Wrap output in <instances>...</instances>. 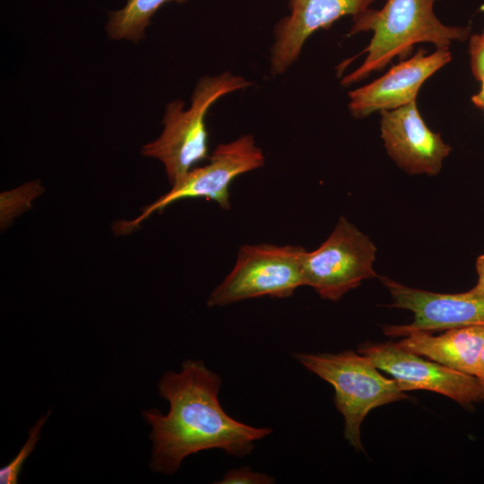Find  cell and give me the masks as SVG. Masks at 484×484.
I'll return each instance as SVG.
<instances>
[{
    "instance_id": "4",
    "label": "cell",
    "mask_w": 484,
    "mask_h": 484,
    "mask_svg": "<svg viewBox=\"0 0 484 484\" xmlns=\"http://www.w3.org/2000/svg\"><path fill=\"white\" fill-rule=\"evenodd\" d=\"M303 367L330 383L336 409L344 418V436L363 450L360 426L367 413L381 405L407 399L393 379L382 376L371 359L352 350L339 353H292Z\"/></svg>"
},
{
    "instance_id": "17",
    "label": "cell",
    "mask_w": 484,
    "mask_h": 484,
    "mask_svg": "<svg viewBox=\"0 0 484 484\" xmlns=\"http://www.w3.org/2000/svg\"><path fill=\"white\" fill-rule=\"evenodd\" d=\"M469 53L471 73L477 80L480 81L484 78V39L480 34L471 37Z\"/></svg>"
},
{
    "instance_id": "9",
    "label": "cell",
    "mask_w": 484,
    "mask_h": 484,
    "mask_svg": "<svg viewBox=\"0 0 484 484\" xmlns=\"http://www.w3.org/2000/svg\"><path fill=\"white\" fill-rule=\"evenodd\" d=\"M389 290L391 307L411 311V324L385 325L384 333L389 336H405L413 331L448 330L453 328L484 325V298H477L467 291L443 294L407 287L387 277H380Z\"/></svg>"
},
{
    "instance_id": "2",
    "label": "cell",
    "mask_w": 484,
    "mask_h": 484,
    "mask_svg": "<svg viewBox=\"0 0 484 484\" xmlns=\"http://www.w3.org/2000/svg\"><path fill=\"white\" fill-rule=\"evenodd\" d=\"M437 0H386L379 9H367L354 17L348 36L373 31L368 46L362 51L366 58L359 68L341 80L350 86L382 70L393 58L404 59L413 46L429 42L437 48H448L453 41H464L471 27L447 26L433 11ZM361 53V54H362Z\"/></svg>"
},
{
    "instance_id": "3",
    "label": "cell",
    "mask_w": 484,
    "mask_h": 484,
    "mask_svg": "<svg viewBox=\"0 0 484 484\" xmlns=\"http://www.w3.org/2000/svg\"><path fill=\"white\" fill-rule=\"evenodd\" d=\"M250 85V82L230 72L202 77L194 89L190 108H185L180 99L166 105L163 130L157 139L142 147V155L159 160L173 185L208 157L205 117L210 107L224 95Z\"/></svg>"
},
{
    "instance_id": "1",
    "label": "cell",
    "mask_w": 484,
    "mask_h": 484,
    "mask_svg": "<svg viewBox=\"0 0 484 484\" xmlns=\"http://www.w3.org/2000/svg\"><path fill=\"white\" fill-rule=\"evenodd\" d=\"M220 386V376L199 359L185 360L178 373L163 374L158 390L169 403V413L157 409L142 411L152 428L153 471L171 475L186 456L212 448L244 457L253 451L255 442L271 434L269 428L249 426L228 415L218 398Z\"/></svg>"
},
{
    "instance_id": "12",
    "label": "cell",
    "mask_w": 484,
    "mask_h": 484,
    "mask_svg": "<svg viewBox=\"0 0 484 484\" xmlns=\"http://www.w3.org/2000/svg\"><path fill=\"white\" fill-rule=\"evenodd\" d=\"M376 0H290V14L275 27L270 68L273 75L285 73L298 59L306 40L319 29L345 16L353 18Z\"/></svg>"
},
{
    "instance_id": "6",
    "label": "cell",
    "mask_w": 484,
    "mask_h": 484,
    "mask_svg": "<svg viewBox=\"0 0 484 484\" xmlns=\"http://www.w3.org/2000/svg\"><path fill=\"white\" fill-rule=\"evenodd\" d=\"M264 164L263 151L256 145L252 134H244L228 143L216 147L209 162L190 169L172 185L171 189L153 203L142 209L139 217L132 221L117 222V233L133 231L152 212L161 211L169 204L186 198H204L216 202L220 208L229 210V186L238 176L257 169Z\"/></svg>"
},
{
    "instance_id": "18",
    "label": "cell",
    "mask_w": 484,
    "mask_h": 484,
    "mask_svg": "<svg viewBox=\"0 0 484 484\" xmlns=\"http://www.w3.org/2000/svg\"><path fill=\"white\" fill-rule=\"evenodd\" d=\"M476 269L478 273V282L471 290L467 292L477 298H484V255L478 257L476 261Z\"/></svg>"
},
{
    "instance_id": "15",
    "label": "cell",
    "mask_w": 484,
    "mask_h": 484,
    "mask_svg": "<svg viewBox=\"0 0 484 484\" xmlns=\"http://www.w3.org/2000/svg\"><path fill=\"white\" fill-rule=\"evenodd\" d=\"M50 411L42 416L29 431V437L20 452L13 460L1 468L0 470V483L1 484H15L18 482V476L22 467L24 461L32 452L35 445L39 439L42 426L47 421Z\"/></svg>"
},
{
    "instance_id": "10",
    "label": "cell",
    "mask_w": 484,
    "mask_h": 484,
    "mask_svg": "<svg viewBox=\"0 0 484 484\" xmlns=\"http://www.w3.org/2000/svg\"><path fill=\"white\" fill-rule=\"evenodd\" d=\"M380 114L385 148L398 167L411 175L438 174L452 148L427 126L416 100Z\"/></svg>"
},
{
    "instance_id": "20",
    "label": "cell",
    "mask_w": 484,
    "mask_h": 484,
    "mask_svg": "<svg viewBox=\"0 0 484 484\" xmlns=\"http://www.w3.org/2000/svg\"><path fill=\"white\" fill-rule=\"evenodd\" d=\"M481 87L480 91L471 97L473 104L480 109L484 110V78L480 80Z\"/></svg>"
},
{
    "instance_id": "8",
    "label": "cell",
    "mask_w": 484,
    "mask_h": 484,
    "mask_svg": "<svg viewBox=\"0 0 484 484\" xmlns=\"http://www.w3.org/2000/svg\"><path fill=\"white\" fill-rule=\"evenodd\" d=\"M359 352L368 357L378 369L391 375L403 392L432 391L463 406L484 400V390L476 376L425 359L396 342L365 343Z\"/></svg>"
},
{
    "instance_id": "11",
    "label": "cell",
    "mask_w": 484,
    "mask_h": 484,
    "mask_svg": "<svg viewBox=\"0 0 484 484\" xmlns=\"http://www.w3.org/2000/svg\"><path fill=\"white\" fill-rule=\"evenodd\" d=\"M451 59L448 48H437L429 55L419 48L380 78L350 91V114L355 118H365L376 111L394 109L416 100L422 84Z\"/></svg>"
},
{
    "instance_id": "19",
    "label": "cell",
    "mask_w": 484,
    "mask_h": 484,
    "mask_svg": "<svg viewBox=\"0 0 484 484\" xmlns=\"http://www.w3.org/2000/svg\"><path fill=\"white\" fill-rule=\"evenodd\" d=\"M475 376L479 380L480 384L481 385L483 390H484V346L480 351L478 363H477V368Z\"/></svg>"
},
{
    "instance_id": "5",
    "label": "cell",
    "mask_w": 484,
    "mask_h": 484,
    "mask_svg": "<svg viewBox=\"0 0 484 484\" xmlns=\"http://www.w3.org/2000/svg\"><path fill=\"white\" fill-rule=\"evenodd\" d=\"M306 250L298 246L271 244L240 246L236 264L212 290L209 307H224L259 297L285 298L305 286Z\"/></svg>"
},
{
    "instance_id": "16",
    "label": "cell",
    "mask_w": 484,
    "mask_h": 484,
    "mask_svg": "<svg viewBox=\"0 0 484 484\" xmlns=\"http://www.w3.org/2000/svg\"><path fill=\"white\" fill-rule=\"evenodd\" d=\"M274 479L261 472H255L248 466L232 469L227 471L219 484H272Z\"/></svg>"
},
{
    "instance_id": "13",
    "label": "cell",
    "mask_w": 484,
    "mask_h": 484,
    "mask_svg": "<svg viewBox=\"0 0 484 484\" xmlns=\"http://www.w3.org/2000/svg\"><path fill=\"white\" fill-rule=\"evenodd\" d=\"M396 344L449 368L475 376L484 346V325L448 329L437 336L425 331H413Z\"/></svg>"
},
{
    "instance_id": "21",
    "label": "cell",
    "mask_w": 484,
    "mask_h": 484,
    "mask_svg": "<svg viewBox=\"0 0 484 484\" xmlns=\"http://www.w3.org/2000/svg\"><path fill=\"white\" fill-rule=\"evenodd\" d=\"M482 36V38L484 39V30L482 31V33L480 34Z\"/></svg>"
},
{
    "instance_id": "7",
    "label": "cell",
    "mask_w": 484,
    "mask_h": 484,
    "mask_svg": "<svg viewBox=\"0 0 484 484\" xmlns=\"http://www.w3.org/2000/svg\"><path fill=\"white\" fill-rule=\"evenodd\" d=\"M376 247L370 238L341 216L328 238L305 253V286L324 299L338 301L362 281L376 277L373 268Z\"/></svg>"
},
{
    "instance_id": "14",
    "label": "cell",
    "mask_w": 484,
    "mask_h": 484,
    "mask_svg": "<svg viewBox=\"0 0 484 484\" xmlns=\"http://www.w3.org/2000/svg\"><path fill=\"white\" fill-rule=\"evenodd\" d=\"M186 0H127L125 6L108 13L105 30L110 39L138 42L144 38L145 29L152 15L169 2Z\"/></svg>"
}]
</instances>
